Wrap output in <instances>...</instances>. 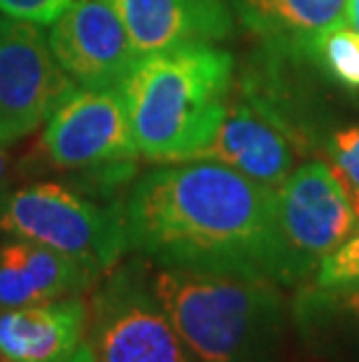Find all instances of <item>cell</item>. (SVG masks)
Here are the masks:
<instances>
[{
	"label": "cell",
	"mask_w": 359,
	"mask_h": 362,
	"mask_svg": "<svg viewBox=\"0 0 359 362\" xmlns=\"http://www.w3.org/2000/svg\"><path fill=\"white\" fill-rule=\"evenodd\" d=\"M47 40L63 73L82 89H119L138 61L114 0H71Z\"/></svg>",
	"instance_id": "cell-9"
},
{
	"label": "cell",
	"mask_w": 359,
	"mask_h": 362,
	"mask_svg": "<svg viewBox=\"0 0 359 362\" xmlns=\"http://www.w3.org/2000/svg\"><path fill=\"white\" fill-rule=\"evenodd\" d=\"M40 145L51 168L96 197L124 187L138 171L140 150L119 89L75 87L44 122Z\"/></svg>",
	"instance_id": "cell-5"
},
{
	"label": "cell",
	"mask_w": 359,
	"mask_h": 362,
	"mask_svg": "<svg viewBox=\"0 0 359 362\" xmlns=\"http://www.w3.org/2000/svg\"><path fill=\"white\" fill-rule=\"evenodd\" d=\"M233 84V54L219 45H187L135 61L119 96L140 157L157 164L198 159L224 117Z\"/></svg>",
	"instance_id": "cell-2"
},
{
	"label": "cell",
	"mask_w": 359,
	"mask_h": 362,
	"mask_svg": "<svg viewBox=\"0 0 359 362\" xmlns=\"http://www.w3.org/2000/svg\"><path fill=\"white\" fill-rule=\"evenodd\" d=\"M292 327L317 358L359 362V283L301 285L292 302Z\"/></svg>",
	"instance_id": "cell-14"
},
{
	"label": "cell",
	"mask_w": 359,
	"mask_h": 362,
	"mask_svg": "<svg viewBox=\"0 0 359 362\" xmlns=\"http://www.w3.org/2000/svg\"><path fill=\"white\" fill-rule=\"evenodd\" d=\"M101 276L47 245L12 238L0 243V311L87 292Z\"/></svg>",
	"instance_id": "cell-13"
},
{
	"label": "cell",
	"mask_w": 359,
	"mask_h": 362,
	"mask_svg": "<svg viewBox=\"0 0 359 362\" xmlns=\"http://www.w3.org/2000/svg\"><path fill=\"white\" fill-rule=\"evenodd\" d=\"M198 159L219 161L264 187L280 189L303 152L273 115L233 84L224 117Z\"/></svg>",
	"instance_id": "cell-10"
},
{
	"label": "cell",
	"mask_w": 359,
	"mask_h": 362,
	"mask_svg": "<svg viewBox=\"0 0 359 362\" xmlns=\"http://www.w3.org/2000/svg\"><path fill=\"white\" fill-rule=\"evenodd\" d=\"M305 54L339 89L359 91V30L348 21H341L317 35Z\"/></svg>",
	"instance_id": "cell-16"
},
{
	"label": "cell",
	"mask_w": 359,
	"mask_h": 362,
	"mask_svg": "<svg viewBox=\"0 0 359 362\" xmlns=\"http://www.w3.org/2000/svg\"><path fill=\"white\" fill-rule=\"evenodd\" d=\"M346 21L355 30H359V0H348L346 7Z\"/></svg>",
	"instance_id": "cell-19"
},
{
	"label": "cell",
	"mask_w": 359,
	"mask_h": 362,
	"mask_svg": "<svg viewBox=\"0 0 359 362\" xmlns=\"http://www.w3.org/2000/svg\"><path fill=\"white\" fill-rule=\"evenodd\" d=\"M71 362H94V356H91L89 346H87V344H82V346H80V351L71 358Z\"/></svg>",
	"instance_id": "cell-20"
},
{
	"label": "cell",
	"mask_w": 359,
	"mask_h": 362,
	"mask_svg": "<svg viewBox=\"0 0 359 362\" xmlns=\"http://www.w3.org/2000/svg\"><path fill=\"white\" fill-rule=\"evenodd\" d=\"M150 283L194 362H282L292 304L278 283L175 267Z\"/></svg>",
	"instance_id": "cell-3"
},
{
	"label": "cell",
	"mask_w": 359,
	"mask_h": 362,
	"mask_svg": "<svg viewBox=\"0 0 359 362\" xmlns=\"http://www.w3.org/2000/svg\"><path fill=\"white\" fill-rule=\"evenodd\" d=\"M84 339L94 362H194L152 290L142 257L112 267L101 279Z\"/></svg>",
	"instance_id": "cell-6"
},
{
	"label": "cell",
	"mask_w": 359,
	"mask_h": 362,
	"mask_svg": "<svg viewBox=\"0 0 359 362\" xmlns=\"http://www.w3.org/2000/svg\"><path fill=\"white\" fill-rule=\"evenodd\" d=\"M0 234L24 238L78 259L103 279L126 252L121 202L61 182H33L0 192Z\"/></svg>",
	"instance_id": "cell-4"
},
{
	"label": "cell",
	"mask_w": 359,
	"mask_h": 362,
	"mask_svg": "<svg viewBox=\"0 0 359 362\" xmlns=\"http://www.w3.org/2000/svg\"><path fill=\"white\" fill-rule=\"evenodd\" d=\"M82 295L0 311V362H71L87 337Z\"/></svg>",
	"instance_id": "cell-12"
},
{
	"label": "cell",
	"mask_w": 359,
	"mask_h": 362,
	"mask_svg": "<svg viewBox=\"0 0 359 362\" xmlns=\"http://www.w3.org/2000/svg\"><path fill=\"white\" fill-rule=\"evenodd\" d=\"M75 87L37 24L0 17V145L42 127Z\"/></svg>",
	"instance_id": "cell-8"
},
{
	"label": "cell",
	"mask_w": 359,
	"mask_h": 362,
	"mask_svg": "<svg viewBox=\"0 0 359 362\" xmlns=\"http://www.w3.org/2000/svg\"><path fill=\"white\" fill-rule=\"evenodd\" d=\"M312 283L320 285V288L359 283V227L339 248L331 250L329 255L320 262Z\"/></svg>",
	"instance_id": "cell-17"
},
{
	"label": "cell",
	"mask_w": 359,
	"mask_h": 362,
	"mask_svg": "<svg viewBox=\"0 0 359 362\" xmlns=\"http://www.w3.org/2000/svg\"><path fill=\"white\" fill-rule=\"evenodd\" d=\"M276 208L282 288L303 285L359 225L339 175L324 159L296 166L280 185Z\"/></svg>",
	"instance_id": "cell-7"
},
{
	"label": "cell",
	"mask_w": 359,
	"mask_h": 362,
	"mask_svg": "<svg viewBox=\"0 0 359 362\" xmlns=\"http://www.w3.org/2000/svg\"><path fill=\"white\" fill-rule=\"evenodd\" d=\"M7 168H10V157H7L5 148L0 145V187H3V180H5V175H7Z\"/></svg>",
	"instance_id": "cell-21"
},
{
	"label": "cell",
	"mask_w": 359,
	"mask_h": 362,
	"mask_svg": "<svg viewBox=\"0 0 359 362\" xmlns=\"http://www.w3.org/2000/svg\"><path fill=\"white\" fill-rule=\"evenodd\" d=\"M231 7L259 45L305 54L317 35L346 21L348 0H231Z\"/></svg>",
	"instance_id": "cell-15"
},
{
	"label": "cell",
	"mask_w": 359,
	"mask_h": 362,
	"mask_svg": "<svg viewBox=\"0 0 359 362\" xmlns=\"http://www.w3.org/2000/svg\"><path fill=\"white\" fill-rule=\"evenodd\" d=\"M276 202L278 189L219 161L162 164L133 180L121 202L126 250L154 267L255 276L280 285Z\"/></svg>",
	"instance_id": "cell-1"
},
{
	"label": "cell",
	"mask_w": 359,
	"mask_h": 362,
	"mask_svg": "<svg viewBox=\"0 0 359 362\" xmlns=\"http://www.w3.org/2000/svg\"><path fill=\"white\" fill-rule=\"evenodd\" d=\"M138 59L150 54L219 45L236 30L231 0H114Z\"/></svg>",
	"instance_id": "cell-11"
},
{
	"label": "cell",
	"mask_w": 359,
	"mask_h": 362,
	"mask_svg": "<svg viewBox=\"0 0 359 362\" xmlns=\"http://www.w3.org/2000/svg\"><path fill=\"white\" fill-rule=\"evenodd\" d=\"M68 5L71 0H0V14L37 26H51Z\"/></svg>",
	"instance_id": "cell-18"
}]
</instances>
